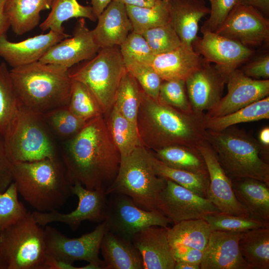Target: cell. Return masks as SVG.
I'll return each mask as SVG.
<instances>
[{
  "label": "cell",
  "mask_w": 269,
  "mask_h": 269,
  "mask_svg": "<svg viewBox=\"0 0 269 269\" xmlns=\"http://www.w3.org/2000/svg\"><path fill=\"white\" fill-rule=\"evenodd\" d=\"M62 161L73 183L105 192L115 180L121 154L109 132L104 115L88 120L64 143Z\"/></svg>",
  "instance_id": "obj_1"
},
{
  "label": "cell",
  "mask_w": 269,
  "mask_h": 269,
  "mask_svg": "<svg viewBox=\"0 0 269 269\" xmlns=\"http://www.w3.org/2000/svg\"><path fill=\"white\" fill-rule=\"evenodd\" d=\"M204 113H186L164 104L141 89L136 128L142 145L156 150L174 145L197 147L206 140Z\"/></svg>",
  "instance_id": "obj_2"
},
{
  "label": "cell",
  "mask_w": 269,
  "mask_h": 269,
  "mask_svg": "<svg viewBox=\"0 0 269 269\" xmlns=\"http://www.w3.org/2000/svg\"><path fill=\"white\" fill-rule=\"evenodd\" d=\"M13 181L35 211H58L72 195L73 183L59 157L13 163Z\"/></svg>",
  "instance_id": "obj_3"
},
{
  "label": "cell",
  "mask_w": 269,
  "mask_h": 269,
  "mask_svg": "<svg viewBox=\"0 0 269 269\" xmlns=\"http://www.w3.org/2000/svg\"><path fill=\"white\" fill-rule=\"evenodd\" d=\"M10 75L20 102L42 115L67 106L72 79L69 69L40 61L13 68Z\"/></svg>",
  "instance_id": "obj_4"
},
{
  "label": "cell",
  "mask_w": 269,
  "mask_h": 269,
  "mask_svg": "<svg viewBox=\"0 0 269 269\" xmlns=\"http://www.w3.org/2000/svg\"><path fill=\"white\" fill-rule=\"evenodd\" d=\"M209 143L231 179L251 178L269 186V164L263 157L262 145L243 131L229 127L207 130Z\"/></svg>",
  "instance_id": "obj_5"
},
{
  "label": "cell",
  "mask_w": 269,
  "mask_h": 269,
  "mask_svg": "<svg viewBox=\"0 0 269 269\" xmlns=\"http://www.w3.org/2000/svg\"><path fill=\"white\" fill-rule=\"evenodd\" d=\"M166 179L156 175L149 157V150L142 145L121 157L117 175L106 191L108 195L128 196L138 207L148 211L157 209L159 194Z\"/></svg>",
  "instance_id": "obj_6"
},
{
  "label": "cell",
  "mask_w": 269,
  "mask_h": 269,
  "mask_svg": "<svg viewBox=\"0 0 269 269\" xmlns=\"http://www.w3.org/2000/svg\"><path fill=\"white\" fill-rule=\"evenodd\" d=\"M3 137L7 155L13 163L58 157L42 116L20 101Z\"/></svg>",
  "instance_id": "obj_7"
},
{
  "label": "cell",
  "mask_w": 269,
  "mask_h": 269,
  "mask_svg": "<svg viewBox=\"0 0 269 269\" xmlns=\"http://www.w3.org/2000/svg\"><path fill=\"white\" fill-rule=\"evenodd\" d=\"M69 69L73 80L85 85L97 100L103 113L112 108L121 80L126 71L119 46L100 48L91 59Z\"/></svg>",
  "instance_id": "obj_8"
},
{
  "label": "cell",
  "mask_w": 269,
  "mask_h": 269,
  "mask_svg": "<svg viewBox=\"0 0 269 269\" xmlns=\"http://www.w3.org/2000/svg\"><path fill=\"white\" fill-rule=\"evenodd\" d=\"M0 255L6 269H44V228L32 213L0 233Z\"/></svg>",
  "instance_id": "obj_9"
},
{
  "label": "cell",
  "mask_w": 269,
  "mask_h": 269,
  "mask_svg": "<svg viewBox=\"0 0 269 269\" xmlns=\"http://www.w3.org/2000/svg\"><path fill=\"white\" fill-rule=\"evenodd\" d=\"M105 222L108 231L132 241L136 234L152 226L167 227L172 221L158 210L148 211L137 206L127 195H108Z\"/></svg>",
  "instance_id": "obj_10"
},
{
  "label": "cell",
  "mask_w": 269,
  "mask_h": 269,
  "mask_svg": "<svg viewBox=\"0 0 269 269\" xmlns=\"http://www.w3.org/2000/svg\"><path fill=\"white\" fill-rule=\"evenodd\" d=\"M107 230L103 221L92 232L79 238H69L56 228L46 225L44 236L46 256L73 264L77 261H84L106 269L99 254L102 239Z\"/></svg>",
  "instance_id": "obj_11"
},
{
  "label": "cell",
  "mask_w": 269,
  "mask_h": 269,
  "mask_svg": "<svg viewBox=\"0 0 269 269\" xmlns=\"http://www.w3.org/2000/svg\"><path fill=\"white\" fill-rule=\"evenodd\" d=\"M72 194L78 198L76 208L68 213L58 211L41 212L35 211L32 213L35 221L40 226L45 227L53 222L67 225L71 230L76 231L84 221L99 223L105 221L108 204V195L101 190H89L79 182H75L72 187Z\"/></svg>",
  "instance_id": "obj_12"
},
{
  "label": "cell",
  "mask_w": 269,
  "mask_h": 269,
  "mask_svg": "<svg viewBox=\"0 0 269 269\" xmlns=\"http://www.w3.org/2000/svg\"><path fill=\"white\" fill-rule=\"evenodd\" d=\"M246 46L269 42V20L256 8L239 3L215 32Z\"/></svg>",
  "instance_id": "obj_13"
},
{
  "label": "cell",
  "mask_w": 269,
  "mask_h": 269,
  "mask_svg": "<svg viewBox=\"0 0 269 269\" xmlns=\"http://www.w3.org/2000/svg\"><path fill=\"white\" fill-rule=\"evenodd\" d=\"M157 209L174 224L220 212L208 198L169 180L159 194Z\"/></svg>",
  "instance_id": "obj_14"
},
{
  "label": "cell",
  "mask_w": 269,
  "mask_h": 269,
  "mask_svg": "<svg viewBox=\"0 0 269 269\" xmlns=\"http://www.w3.org/2000/svg\"><path fill=\"white\" fill-rule=\"evenodd\" d=\"M202 33V37L194 41L193 49L206 61L215 64L226 82L229 75L253 54L250 47L215 32Z\"/></svg>",
  "instance_id": "obj_15"
},
{
  "label": "cell",
  "mask_w": 269,
  "mask_h": 269,
  "mask_svg": "<svg viewBox=\"0 0 269 269\" xmlns=\"http://www.w3.org/2000/svg\"><path fill=\"white\" fill-rule=\"evenodd\" d=\"M84 18H80L72 35L51 46L39 61L63 66L68 69L96 55L100 49Z\"/></svg>",
  "instance_id": "obj_16"
},
{
  "label": "cell",
  "mask_w": 269,
  "mask_h": 269,
  "mask_svg": "<svg viewBox=\"0 0 269 269\" xmlns=\"http://www.w3.org/2000/svg\"><path fill=\"white\" fill-rule=\"evenodd\" d=\"M203 156L208 170L209 183L207 198L221 212L250 217L234 194L232 180L221 166L213 149L205 140L197 146Z\"/></svg>",
  "instance_id": "obj_17"
},
{
  "label": "cell",
  "mask_w": 269,
  "mask_h": 269,
  "mask_svg": "<svg viewBox=\"0 0 269 269\" xmlns=\"http://www.w3.org/2000/svg\"><path fill=\"white\" fill-rule=\"evenodd\" d=\"M228 92L206 114L207 118L227 115L263 99L269 95V80L254 79L237 69L228 77Z\"/></svg>",
  "instance_id": "obj_18"
},
{
  "label": "cell",
  "mask_w": 269,
  "mask_h": 269,
  "mask_svg": "<svg viewBox=\"0 0 269 269\" xmlns=\"http://www.w3.org/2000/svg\"><path fill=\"white\" fill-rule=\"evenodd\" d=\"M226 80L211 63L201 66L185 80L188 98L193 111L204 113L213 108L222 98Z\"/></svg>",
  "instance_id": "obj_19"
},
{
  "label": "cell",
  "mask_w": 269,
  "mask_h": 269,
  "mask_svg": "<svg viewBox=\"0 0 269 269\" xmlns=\"http://www.w3.org/2000/svg\"><path fill=\"white\" fill-rule=\"evenodd\" d=\"M70 36L64 31L50 30L15 42L3 34L0 36V57L12 68L26 65L38 61L51 46Z\"/></svg>",
  "instance_id": "obj_20"
},
{
  "label": "cell",
  "mask_w": 269,
  "mask_h": 269,
  "mask_svg": "<svg viewBox=\"0 0 269 269\" xmlns=\"http://www.w3.org/2000/svg\"><path fill=\"white\" fill-rule=\"evenodd\" d=\"M242 233L212 231L200 269H250L240 250Z\"/></svg>",
  "instance_id": "obj_21"
},
{
  "label": "cell",
  "mask_w": 269,
  "mask_h": 269,
  "mask_svg": "<svg viewBox=\"0 0 269 269\" xmlns=\"http://www.w3.org/2000/svg\"><path fill=\"white\" fill-rule=\"evenodd\" d=\"M167 228L150 226L134 236L132 242L141 256L143 269H174L175 262Z\"/></svg>",
  "instance_id": "obj_22"
},
{
  "label": "cell",
  "mask_w": 269,
  "mask_h": 269,
  "mask_svg": "<svg viewBox=\"0 0 269 269\" xmlns=\"http://www.w3.org/2000/svg\"><path fill=\"white\" fill-rule=\"evenodd\" d=\"M168 4L170 23L181 45L194 49L193 43L197 38L199 21L209 14L210 8L203 0H170Z\"/></svg>",
  "instance_id": "obj_23"
},
{
  "label": "cell",
  "mask_w": 269,
  "mask_h": 269,
  "mask_svg": "<svg viewBox=\"0 0 269 269\" xmlns=\"http://www.w3.org/2000/svg\"><path fill=\"white\" fill-rule=\"evenodd\" d=\"M97 20L92 32L101 48L120 46L133 30L126 5L114 0L98 16Z\"/></svg>",
  "instance_id": "obj_24"
},
{
  "label": "cell",
  "mask_w": 269,
  "mask_h": 269,
  "mask_svg": "<svg viewBox=\"0 0 269 269\" xmlns=\"http://www.w3.org/2000/svg\"><path fill=\"white\" fill-rule=\"evenodd\" d=\"M204 61L194 49L181 45L174 50L155 55L151 65L163 81H185L201 66Z\"/></svg>",
  "instance_id": "obj_25"
},
{
  "label": "cell",
  "mask_w": 269,
  "mask_h": 269,
  "mask_svg": "<svg viewBox=\"0 0 269 269\" xmlns=\"http://www.w3.org/2000/svg\"><path fill=\"white\" fill-rule=\"evenodd\" d=\"M236 198L250 217L269 221V186L257 179H231Z\"/></svg>",
  "instance_id": "obj_26"
},
{
  "label": "cell",
  "mask_w": 269,
  "mask_h": 269,
  "mask_svg": "<svg viewBox=\"0 0 269 269\" xmlns=\"http://www.w3.org/2000/svg\"><path fill=\"white\" fill-rule=\"evenodd\" d=\"M100 252L106 269H143L141 256L132 241L107 231Z\"/></svg>",
  "instance_id": "obj_27"
},
{
  "label": "cell",
  "mask_w": 269,
  "mask_h": 269,
  "mask_svg": "<svg viewBox=\"0 0 269 269\" xmlns=\"http://www.w3.org/2000/svg\"><path fill=\"white\" fill-rule=\"evenodd\" d=\"M52 0H6L4 12L12 31L22 35L39 23L40 12L51 8Z\"/></svg>",
  "instance_id": "obj_28"
},
{
  "label": "cell",
  "mask_w": 269,
  "mask_h": 269,
  "mask_svg": "<svg viewBox=\"0 0 269 269\" xmlns=\"http://www.w3.org/2000/svg\"><path fill=\"white\" fill-rule=\"evenodd\" d=\"M212 231L203 219L185 220L167 228V237L171 247L185 246L204 251Z\"/></svg>",
  "instance_id": "obj_29"
},
{
  "label": "cell",
  "mask_w": 269,
  "mask_h": 269,
  "mask_svg": "<svg viewBox=\"0 0 269 269\" xmlns=\"http://www.w3.org/2000/svg\"><path fill=\"white\" fill-rule=\"evenodd\" d=\"M239 247L250 269H269V227L243 232Z\"/></svg>",
  "instance_id": "obj_30"
},
{
  "label": "cell",
  "mask_w": 269,
  "mask_h": 269,
  "mask_svg": "<svg viewBox=\"0 0 269 269\" xmlns=\"http://www.w3.org/2000/svg\"><path fill=\"white\" fill-rule=\"evenodd\" d=\"M151 151L156 158L169 166L208 175L204 159L197 147L174 145Z\"/></svg>",
  "instance_id": "obj_31"
},
{
  "label": "cell",
  "mask_w": 269,
  "mask_h": 269,
  "mask_svg": "<svg viewBox=\"0 0 269 269\" xmlns=\"http://www.w3.org/2000/svg\"><path fill=\"white\" fill-rule=\"evenodd\" d=\"M50 9L47 17L39 25L43 31H64L63 22L72 18H86L92 21L97 20L92 6L82 5L77 0H52Z\"/></svg>",
  "instance_id": "obj_32"
},
{
  "label": "cell",
  "mask_w": 269,
  "mask_h": 269,
  "mask_svg": "<svg viewBox=\"0 0 269 269\" xmlns=\"http://www.w3.org/2000/svg\"><path fill=\"white\" fill-rule=\"evenodd\" d=\"M107 115L106 125L121 157L142 145L136 127L122 115L115 104Z\"/></svg>",
  "instance_id": "obj_33"
},
{
  "label": "cell",
  "mask_w": 269,
  "mask_h": 269,
  "mask_svg": "<svg viewBox=\"0 0 269 269\" xmlns=\"http://www.w3.org/2000/svg\"><path fill=\"white\" fill-rule=\"evenodd\" d=\"M269 119V97L224 116L207 118V130L219 132L238 124Z\"/></svg>",
  "instance_id": "obj_34"
},
{
  "label": "cell",
  "mask_w": 269,
  "mask_h": 269,
  "mask_svg": "<svg viewBox=\"0 0 269 269\" xmlns=\"http://www.w3.org/2000/svg\"><path fill=\"white\" fill-rule=\"evenodd\" d=\"M149 150V157L154 172L159 177L184 187L197 195L207 198L209 179L208 175L194 173L167 165Z\"/></svg>",
  "instance_id": "obj_35"
},
{
  "label": "cell",
  "mask_w": 269,
  "mask_h": 269,
  "mask_svg": "<svg viewBox=\"0 0 269 269\" xmlns=\"http://www.w3.org/2000/svg\"><path fill=\"white\" fill-rule=\"evenodd\" d=\"M133 31L142 34L146 30L170 22L168 1L160 0L152 7L126 5Z\"/></svg>",
  "instance_id": "obj_36"
},
{
  "label": "cell",
  "mask_w": 269,
  "mask_h": 269,
  "mask_svg": "<svg viewBox=\"0 0 269 269\" xmlns=\"http://www.w3.org/2000/svg\"><path fill=\"white\" fill-rule=\"evenodd\" d=\"M141 92L136 80L126 70L118 88L114 104L122 115L136 127Z\"/></svg>",
  "instance_id": "obj_37"
},
{
  "label": "cell",
  "mask_w": 269,
  "mask_h": 269,
  "mask_svg": "<svg viewBox=\"0 0 269 269\" xmlns=\"http://www.w3.org/2000/svg\"><path fill=\"white\" fill-rule=\"evenodd\" d=\"M19 100L9 70L0 63V135L4 136L16 112Z\"/></svg>",
  "instance_id": "obj_38"
},
{
  "label": "cell",
  "mask_w": 269,
  "mask_h": 269,
  "mask_svg": "<svg viewBox=\"0 0 269 269\" xmlns=\"http://www.w3.org/2000/svg\"><path fill=\"white\" fill-rule=\"evenodd\" d=\"M203 219L208 224L212 231L243 233L254 229L269 227V221L221 212L207 214Z\"/></svg>",
  "instance_id": "obj_39"
},
{
  "label": "cell",
  "mask_w": 269,
  "mask_h": 269,
  "mask_svg": "<svg viewBox=\"0 0 269 269\" xmlns=\"http://www.w3.org/2000/svg\"><path fill=\"white\" fill-rule=\"evenodd\" d=\"M67 107L75 116L87 121L103 114L90 90L82 83L73 80Z\"/></svg>",
  "instance_id": "obj_40"
},
{
  "label": "cell",
  "mask_w": 269,
  "mask_h": 269,
  "mask_svg": "<svg viewBox=\"0 0 269 269\" xmlns=\"http://www.w3.org/2000/svg\"><path fill=\"white\" fill-rule=\"evenodd\" d=\"M48 128L57 135L70 138L78 133L88 121L73 114L67 106L41 115Z\"/></svg>",
  "instance_id": "obj_41"
},
{
  "label": "cell",
  "mask_w": 269,
  "mask_h": 269,
  "mask_svg": "<svg viewBox=\"0 0 269 269\" xmlns=\"http://www.w3.org/2000/svg\"><path fill=\"white\" fill-rule=\"evenodd\" d=\"M18 194L14 181L5 191L0 192V233L28 212L23 204L18 200Z\"/></svg>",
  "instance_id": "obj_42"
},
{
  "label": "cell",
  "mask_w": 269,
  "mask_h": 269,
  "mask_svg": "<svg viewBox=\"0 0 269 269\" xmlns=\"http://www.w3.org/2000/svg\"><path fill=\"white\" fill-rule=\"evenodd\" d=\"M142 35L154 55L171 51L181 45L179 36L170 22L148 29Z\"/></svg>",
  "instance_id": "obj_43"
},
{
  "label": "cell",
  "mask_w": 269,
  "mask_h": 269,
  "mask_svg": "<svg viewBox=\"0 0 269 269\" xmlns=\"http://www.w3.org/2000/svg\"><path fill=\"white\" fill-rule=\"evenodd\" d=\"M119 47L125 63L135 62L151 65L155 56L143 35L133 31Z\"/></svg>",
  "instance_id": "obj_44"
},
{
  "label": "cell",
  "mask_w": 269,
  "mask_h": 269,
  "mask_svg": "<svg viewBox=\"0 0 269 269\" xmlns=\"http://www.w3.org/2000/svg\"><path fill=\"white\" fill-rule=\"evenodd\" d=\"M127 71L136 80L143 91L158 101L162 80L150 64L135 62L125 63Z\"/></svg>",
  "instance_id": "obj_45"
},
{
  "label": "cell",
  "mask_w": 269,
  "mask_h": 269,
  "mask_svg": "<svg viewBox=\"0 0 269 269\" xmlns=\"http://www.w3.org/2000/svg\"><path fill=\"white\" fill-rule=\"evenodd\" d=\"M158 101L184 112H194L190 105L184 80L162 81Z\"/></svg>",
  "instance_id": "obj_46"
},
{
  "label": "cell",
  "mask_w": 269,
  "mask_h": 269,
  "mask_svg": "<svg viewBox=\"0 0 269 269\" xmlns=\"http://www.w3.org/2000/svg\"><path fill=\"white\" fill-rule=\"evenodd\" d=\"M210 3L209 17L203 23L201 32H215L223 23L239 0H209Z\"/></svg>",
  "instance_id": "obj_47"
},
{
  "label": "cell",
  "mask_w": 269,
  "mask_h": 269,
  "mask_svg": "<svg viewBox=\"0 0 269 269\" xmlns=\"http://www.w3.org/2000/svg\"><path fill=\"white\" fill-rule=\"evenodd\" d=\"M13 181V163L7 155L3 137L0 135V192L5 191Z\"/></svg>",
  "instance_id": "obj_48"
},
{
  "label": "cell",
  "mask_w": 269,
  "mask_h": 269,
  "mask_svg": "<svg viewBox=\"0 0 269 269\" xmlns=\"http://www.w3.org/2000/svg\"><path fill=\"white\" fill-rule=\"evenodd\" d=\"M241 70L246 76L254 79H269V54L262 55L249 63Z\"/></svg>",
  "instance_id": "obj_49"
},
{
  "label": "cell",
  "mask_w": 269,
  "mask_h": 269,
  "mask_svg": "<svg viewBox=\"0 0 269 269\" xmlns=\"http://www.w3.org/2000/svg\"><path fill=\"white\" fill-rule=\"evenodd\" d=\"M175 262H184L193 264H201L203 257V251L185 246L171 247Z\"/></svg>",
  "instance_id": "obj_50"
},
{
  "label": "cell",
  "mask_w": 269,
  "mask_h": 269,
  "mask_svg": "<svg viewBox=\"0 0 269 269\" xmlns=\"http://www.w3.org/2000/svg\"><path fill=\"white\" fill-rule=\"evenodd\" d=\"M44 269H79V267L74 266L73 264L46 256Z\"/></svg>",
  "instance_id": "obj_51"
},
{
  "label": "cell",
  "mask_w": 269,
  "mask_h": 269,
  "mask_svg": "<svg viewBox=\"0 0 269 269\" xmlns=\"http://www.w3.org/2000/svg\"><path fill=\"white\" fill-rule=\"evenodd\" d=\"M240 3L251 6L262 12L265 16L269 14V0H239Z\"/></svg>",
  "instance_id": "obj_52"
},
{
  "label": "cell",
  "mask_w": 269,
  "mask_h": 269,
  "mask_svg": "<svg viewBox=\"0 0 269 269\" xmlns=\"http://www.w3.org/2000/svg\"><path fill=\"white\" fill-rule=\"evenodd\" d=\"M6 0H0V36L5 34L10 27L9 20L4 12V4Z\"/></svg>",
  "instance_id": "obj_53"
},
{
  "label": "cell",
  "mask_w": 269,
  "mask_h": 269,
  "mask_svg": "<svg viewBox=\"0 0 269 269\" xmlns=\"http://www.w3.org/2000/svg\"><path fill=\"white\" fill-rule=\"evenodd\" d=\"M125 5H132L140 7H152L160 0H114Z\"/></svg>",
  "instance_id": "obj_54"
},
{
  "label": "cell",
  "mask_w": 269,
  "mask_h": 269,
  "mask_svg": "<svg viewBox=\"0 0 269 269\" xmlns=\"http://www.w3.org/2000/svg\"><path fill=\"white\" fill-rule=\"evenodd\" d=\"M92 7L97 17L103 11L112 0H91Z\"/></svg>",
  "instance_id": "obj_55"
},
{
  "label": "cell",
  "mask_w": 269,
  "mask_h": 269,
  "mask_svg": "<svg viewBox=\"0 0 269 269\" xmlns=\"http://www.w3.org/2000/svg\"><path fill=\"white\" fill-rule=\"evenodd\" d=\"M259 143L262 146L266 147V149L269 146V127H266L263 128L259 134Z\"/></svg>",
  "instance_id": "obj_56"
},
{
  "label": "cell",
  "mask_w": 269,
  "mask_h": 269,
  "mask_svg": "<svg viewBox=\"0 0 269 269\" xmlns=\"http://www.w3.org/2000/svg\"><path fill=\"white\" fill-rule=\"evenodd\" d=\"M174 269H200V265L184 262H176Z\"/></svg>",
  "instance_id": "obj_57"
},
{
  "label": "cell",
  "mask_w": 269,
  "mask_h": 269,
  "mask_svg": "<svg viewBox=\"0 0 269 269\" xmlns=\"http://www.w3.org/2000/svg\"><path fill=\"white\" fill-rule=\"evenodd\" d=\"M0 269H6V267L0 255Z\"/></svg>",
  "instance_id": "obj_58"
},
{
  "label": "cell",
  "mask_w": 269,
  "mask_h": 269,
  "mask_svg": "<svg viewBox=\"0 0 269 269\" xmlns=\"http://www.w3.org/2000/svg\"><path fill=\"white\" fill-rule=\"evenodd\" d=\"M166 0V1H169V0Z\"/></svg>",
  "instance_id": "obj_59"
}]
</instances>
